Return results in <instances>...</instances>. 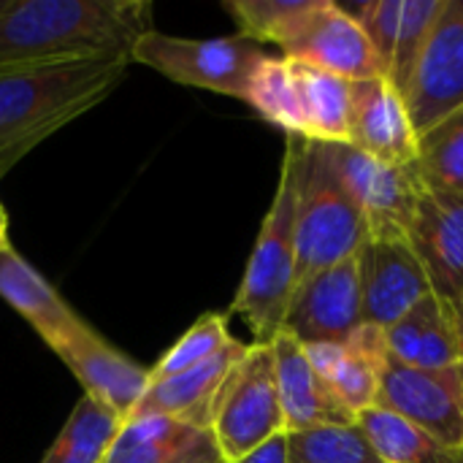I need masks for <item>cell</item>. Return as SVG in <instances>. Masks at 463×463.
<instances>
[{
    "label": "cell",
    "mask_w": 463,
    "mask_h": 463,
    "mask_svg": "<svg viewBox=\"0 0 463 463\" xmlns=\"http://www.w3.org/2000/svg\"><path fill=\"white\" fill-rule=\"evenodd\" d=\"M388 355L404 366L442 372L463 366V328L456 307L431 293L385 331Z\"/></svg>",
    "instance_id": "obj_18"
},
{
    "label": "cell",
    "mask_w": 463,
    "mask_h": 463,
    "mask_svg": "<svg viewBox=\"0 0 463 463\" xmlns=\"http://www.w3.org/2000/svg\"><path fill=\"white\" fill-rule=\"evenodd\" d=\"M263 57L260 43L239 33L222 38H179L149 30L130 49V62L146 65L176 84L241 100Z\"/></svg>",
    "instance_id": "obj_5"
},
{
    "label": "cell",
    "mask_w": 463,
    "mask_h": 463,
    "mask_svg": "<svg viewBox=\"0 0 463 463\" xmlns=\"http://www.w3.org/2000/svg\"><path fill=\"white\" fill-rule=\"evenodd\" d=\"M415 165L426 187L463 201V109L420 133Z\"/></svg>",
    "instance_id": "obj_26"
},
{
    "label": "cell",
    "mask_w": 463,
    "mask_h": 463,
    "mask_svg": "<svg viewBox=\"0 0 463 463\" xmlns=\"http://www.w3.org/2000/svg\"><path fill=\"white\" fill-rule=\"evenodd\" d=\"M149 30L146 0H11L0 14V71L130 54Z\"/></svg>",
    "instance_id": "obj_1"
},
{
    "label": "cell",
    "mask_w": 463,
    "mask_h": 463,
    "mask_svg": "<svg viewBox=\"0 0 463 463\" xmlns=\"http://www.w3.org/2000/svg\"><path fill=\"white\" fill-rule=\"evenodd\" d=\"M119 426L122 420L114 412L81 396L41 463H100Z\"/></svg>",
    "instance_id": "obj_24"
},
{
    "label": "cell",
    "mask_w": 463,
    "mask_h": 463,
    "mask_svg": "<svg viewBox=\"0 0 463 463\" xmlns=\"http://www.w3.org/2000/svg\"><path fill=\"white\" fill-rule=\"evenodd\" d=\"M130 54L0 71V176L43 138L106 100L128 73Z\"/></svg>",
    "instance_id": "obj_2"
},
{
    "label": "cell",
    "mask_w": 463,
    "mask_h": 463,
    "mask_svg": "<svg viewBox=\"0 0 463 463\" xmlns=\"http://www.w3.org/2000/svg\"><path fill=\"white\" fill-rule=\"evenodd\" d=\"M339 179L361 209L369 239L399 241L410 239L420 195L426 190L418 165L380 163L350 144H328Z\"/></svg>",
    "instance_id": "obj_7"
},
{
    "label": "cell",
    "mask_w": 463,
    "mask_h": 463,
    "mask_svg": "<svg viewBox=\"0 0 463 463\" xmlns=\"http://www.w3.org/2000/svg\"><path fill=\"white\" fill-rule=\"evenodd\" d=\"M288 463H385L366 431L350 426H317L288 434Z\"/></svg>",
    "instance_id": "obj_27"
},
{
    "label": "cell",
    "mask_w": 463,
    "mask_h": 463,
    "mask_svg": "<svg viewBox=\"0 0 463 463\" xmlns=\"http://www.w3.org/2000/svg\"><path fill=\"white\" fill-rule=\"evenodd\" d=\"M388 361L385 331L361 326L347 342L336 372L328 377V388L342 407L358 420L364 412L380 407V380Z\"/></svg>",
    "instance_id": "obj_22"
},
{
    "label": "cell",
    "mask_w": 463,
    "mask_h": 463,
    "mask_svg": "<svg viewBox=\"0 0 463 463\" xmlns=\"http://www.w3.org/2000/svg\"><path fill=\"white\" fill-rule=\"evenodd\" d=\"M442 8H445V0H404L402 3L399 38H396L388 76H385L402 98L412 81V73L426 52V43L434 33V24H437Z\"/></svg>",
    "instance_id": "obj_28"
},
{
    "label": "cell",
    "mask_w": 463,
    "mask_h": 463,
    "mask_svg": "<svg viewBox=\"0 0 463 463\" xmlns=\"http://www.w3.org/2000/svg\"><path fill=\"white\" fill-rule=\"evenodd\" d=\"M404 103L418 136L463 109V0H445Z\"/></svg>",
    "instance_id": "obj_10"
},
{
    "label": "cell",
    "mask_w": 463,
    "mask_h": 463,
    "mask_svg": "<svg viewBox=\"0 0 463 463\" xmlns=\"http://www.w3.org/2000/svg\"><path fill=\"white\" fill-rule=\"evenodd\" d=\"M0 298L19 312L49 347L81 323L71 304L11 244L0 250Z\"/></svg>",
    "instance_id": "obj_20"
},
{
    "label": "cell",
    "mask_w": 463,
    "mask_h": 463,
    "mask_svg": "<svg viewBox=\"0 0 463 463\" xmlns=\"http://www.w3.org/2000/svg\"><path fill=\"white\" fill-rule=\"evenodd\" d=\"M385 463H463V448H448L410 420L385 407H374L358 418Z\"/></svg>",
    "instance_id": "obj_23"
},
{
    "label": "cell",
    "mask_w": 463,
    "mask_h": 463,
    "mask_svg": "<svg viewBox=\"0 0 463 463\" xmlns=\"http://www.w3.org/2000/svg\"><path fill=\"white\" fill-rule=\"evenodd\" d=\"M279 49L282 57L293 62L320 68L347 81L385 76L358 22L331 0H312Z\"/></svg>",
    "instance_id": "obj_9"
},
{
    "label": "cell",
    "mask_w": 463,
    "mask_h": 463,
    "mask_svg": "<svg viewBox=\"0 0 463 463\" xmlns=\"http://www.w3.org/2000/svg\"><path fill=\"white\" fill-rule=\"evenodd\" d=\"M233 342L231 331H228V315L220 312H206L201 315L190 331L149 369V380H165L174 377L184 369H193L203 361H209L212 355H217L222 347H228Z\"/></svg>",
    "instance_id": "obj_29"
},
{
    "label": "cell",
    "mask_w": 463,
    "mask_h": 463,
    "mask_svg": "<svg viewBox=\"0 0 463 463\" xmlns=\"http://www.w3.org/2000/svg\"><path fill=\"white\" fill-rule=\"evenodd\" d=\"M233 463H288V434L274 437L271 442L260 445L258 450H252L250 456Z\"/></svg>",
    "instance_id": "obj_32"
},
{
    "label": "cell",
    "mask_w": 463,
    "mask_h": 463,
    "mask_svg": "<svg viewBox=\"0 0 463 463\" xmlns=\"http://www.w3.org/2000/svg\"><path fill=\"white\" fill-rule=\"evenodd\" d=\"M212 434L228 463L285 434L271 345H250L220 388Z\"/></svg>",
    "instance_id": "obj_6"
},
{
    "label": "cell",
    "mask_w": 463,
    "mask_h": 463,
    "mask_svg": "<svg viewBox=\"0 0 463 463\" xmlns=\"http://www.w3.org/2000/svg\"><path fill=\"white\" fill-rule=\"evenodd\" d=\"M380 407L410 420L448 448H463V366L426 372L388 355L380 380Z\"/></svg>",
    "instance_id": "obj_8"
},
{
    "label": "cell",
    "mask_w": 463,
    "mask_h": 463,
    "mask_svg": "<svg viewBox=\"0 0 463 463\" xmlns=\"http://www.w3.org/2000/svg\"><path fill=\"white\" fill-rule=\"evenodd\" d=\"M431 288L450 304L463 293V201L426 187L410 231Z\"/></svg>",
    "instance_id": "obj_17"
},
{
    "label": "cell",
    "mask_w": 463,
    "mask_h": 463,
    "mask_svg": "<svg viewBox=\"0 0 463 463\" xmlns=\"http://www.w3.org/2000/svg\"><path fill=\"white\" fill-rule=\"evenodd\" d=\"M100 463H228L209 429L174 418H130Z\"/></svg>",
    "instance_id": "obj_19"
},
{
    "label": "cell",
    "mask_w": 463,
    "mask_h": 463,
    "mask_svg": "<svg viewBox=\"0 0 463 463\" xmlns=\"http://www.w3.org/2000/svg\"><path fill=\"white\" fill-rule=\"evenodd\" d=\"M293 76L298 87L304 138L317 144H350L353 81L304 62H293Z\"/></svg>",
    "instance_id": "obj_21"
},
{
    "label": "cell",
    "mask_w": 463,
    "mask_h": 463,
    "mask_svg": "<svg viewBox=\"0 0 463 463\" xmlns=\"http://www.w3.org/2000/svg\"><path fill=\"white\" fill-rule=\"evenodd\" d=\"M296 293V157L285 144L274 201L258 231L244 279L231 312L239 315L255 345H269L285 323Z\"/></svg>",
    "instance_id": "obj_4"
},
{
    "label": "cell",
    "mask_w": 463,
    "mask_h": 463,
    "mask_svg": "<svg viewBox=\"0 0 463 463\" xmlns=\"http://www.w3.org/2000/svg\"><path fill=\"white\" fill-rule=\"evenodd\" d=\"M52 350L81 383L84 396L114 412L122 423L149 388V369L122 355L84 320L65 339L52 345Z\"/></svg>",
    "instance_id": "obj_13"
},
{
    "label": "cell",
    "mask_w": 463,
    "mask_h": 463,
    "mask_svg": "<svg viewBox=\"0 0 463 463\" xmlns=\"http://www.w3.org/2000/svg\"><path fill=\"white\" fill-rule=\"evenodd\" d=\"M402 3L404 0H364L353 5H342L364 30L383 73L388 76L396 38H399V24H402Z\"/></svg>",
    "instance_id": "obj_31"
},
{
    "label": "cell",
    "mask_w": 463,
    "mask_h": 463,
    "mask_svg": "<svg viewBox=\"0 0 463 463\" xmlns=\"http://www.w3.org/2000/svg\"><path fill=\"white\" fill-rule=\"evenodd\" d=\"M312 0H231L225 8L239 24V35L255 43H277L293 33Z\"/></svg>",
    "instance_id": "obj_30"
},
{
    "label": "cell",
    "mask_w": 463,
    "mask_h": 463,
    "mask_svg": "<svg viewBox=\"0 0 463 463\" xmlns=\"http://www.w3.org/2000/svg\"><path fill=\"white\" fill-rule=\"evenodd\" d=\"M247 347L250 345L233 339L217 355H212L209 361L193 369H184L165 380H149V388L144 391L130 418L160 415V418H174V420L212 431V418H214L220 388L228 380L231 369L241 361Z\"/></svg>",
    "instance_id": "obj_15"
},
{
    "label": "cell",
    "mask_w": 463,
    "mask_h": 463,
    "mask_svg": "<svg viewBox=\"0 0 463 463\" xmlns=\"http://www.w3.org/2000/svg\"><path fill=\"white\" fill-rule=\"evenodd\" d=\"M244 103H250L266 122L285 130V136H304L298 87L293 76V62L288 57H263L247 84Z\"/></svg>",
    "instance_id": "obj_25"
},
{
    "label": "cell",
    "mask_w": 463,
    "mask_h": 463,
    "mask_svg": "<svg viewBox=\"0 0 463 463\" xmlns=\"http://www.w3.org/2000/svg\"><path fill=\"white\" fill-rule=\"evenodd\" d=\"M8 5H11V0H0V14H3V11H5Z\"/></svg>",
    "instance_id": "obj_35"
},
{
    "label": "cell",
    "mask_w": 463,
    "mask_h": 463,
    "mask_svg": "<svg viewBox=\"0 0 463 463\" xmlns=\"http://www.w3.org/2000/svg\"><path fill=\"white\" fill-rule=\"evenodd\" d=\"M358 279L364 326H374L383 331H388L426 296L434 293L431 279L410 239H369L366 247L358 252Z\"/></svg>",
    "instance_id": "obj_12"
},
{
    "label": "cell",
    "mask_w": 463,
    "mask_h": 463,
    "mask_svg": "<svg viewBox=\"0 0 463 463\" xmlns=\"http://www.w3.org/2000/svg\"><path fill=\"white\" fill-rule=\"evenodd\" d=\"M269 345L274 355V377H277V393L285 418V434L307 431L317 426L358 423L334 396L328 383L312 369L301 342L279 331Z\"/></svg>",
    "instance_id": "obj_16"
},
{
    "label": "cell",
    "mask_w": 463,
    "mask_h": 463,
    "mask_svg": "<svg viewBox=\"0 0 463 463\" xmlns=\"http://www.w3.org/2000/svg\"><path fill=\"white\" fill-rule=\"evenodd\" d=\"M453 307H456V315H458V320H461V328H463V293L453 301Z\"/></svg>",
    "instance_id": "obj_34"
},
{
    "label": "cell",
    "mask_w": 463,
    "mask_h": 463,
    "mask_svg": "<svg viewBox=\"0 0 463 463\" xmlns=\"http://www.w3.org/2000/svg\"><path fill=\"white\" fill-rule=\"evenodd\" d=\"M296 157V285L358 258L369 225L336 174L331 146L288 136Z\"/></svg>",
    "instance_id": "obj_3"
},
{
    "label": "cell",
    "mask_w": 463,
    "mask_h": 463,
    "mask_svg": "<svg viewBox=\"0 0 463 463\" xmlns=\"http://www.w3.org/2000/svg\"><path fill=\"white\" fill-rule=\"evenodd\" d=\"M8 244V214H5V206L0 203V250Z\"/></svg>",
    "instance_id": "obj_33"
},
{
    "label": "cell",
    "mask_w": 463,
    "mask_h": 463,
    "mask_svg": "<svg viewBox=\"0 0 463 463\" xmlns=\"http://www.w3.org/2000/svg\"><path fill=\"white\" fill-rule=\"evenodd\" d=\"M364 326L358 258L296 285L282 331L301 345L347 342Z\"/></svg>",
    "instance_id": "obj_11"
},
{
    "label": "cell",
    "mask_w": 463,
    "mask_h": 463,
    "mask_svg": "<svg viewBox=\"0 0 463 463\" xmlns=\"http://www.w3.org/2000/svg\"><path fill=\"white\" fill-rule=\"evenodd\" d=\"M418 141L410 109L385 76L353 81L350 146L380 163L412 165L418 160Z\"/></svg>",
    "instance_id": "obj_14"
}]
</instances>
